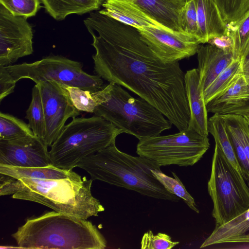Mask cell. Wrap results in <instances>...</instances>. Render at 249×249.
I'll use <instances>...</instances> for the list:
<instances>
[{
  "instance_id": "obj_15",
  "label": "cell",
  "mask_w": 249,
  "mask_h": 249,
  "mask_svg": "<svg viewBox=\"0 0 249 249\" xmlns=\"http://www.w3.org/2000/svg\"><path fill=\"white\" fill-rule=\"evenodd\" d=\"M185 92L190 111L188 127L208 137V119L206 104L199 84L197 69L187 71L184 75Z\"/></svg>"
},
{
  "instance_id": "obj_31",
  "label": "cell",
  "mask_w": 249,
  "mask_h": 249,
  "mask_svg": "<svg viewBox=\"0 0 249 249\" xmlns=\"http://www.w3.org/2000/svg\"><path fill=\"white\" fill-rule=\"evenodd\" d=\"M0 4L12 14L28 18L35 16L40 8V0H0Z\"/></svg>"
},
{
  "instance_id": "obj_24",
  "label": "cell",
  "mask_w": 249,
  "mask_h": 249,
  "mask_svg": "<svg viewBox=\"0 0 249 249\" xmlns=\"http://www.w3.org/2000/svg\"><path fill=\"white\" fill-rule=\"evenodd\" d=\"M112 84L104 85L101 89L94 92L62 84L68 92L72 103L79 111L93 113L98 105L108 100Z\"/></svg>"
},
{
  "instance_id": "obj_32",
  "label": "cell",
  "mask_w": 249,
  "mask_h": 249,
  "mask_svg": "<svg viewBox=\"0 0 249 249\" xmlns=\"http://www.w3.org/2000/svg\"><path fill=\"white\" fill-rule=\"evenodd\" d=\"M180 24L183 33L197 38L198 24L195 0H186L180 15Z\"/></svg>"
},
{
  "instance_id": "obj_19",
  "label": "cell",
  "mask_w": 249,
  "mask_h": 249,
  "mask_svg": "<svg viewBox=\"0 0 249 249\" xmlns=\"http://www.w3.org/2000/svg\"><path fill=\"white\" fill-rule=\"evenodd\" d=\"M198 24L197 38L201 44L226 35L228 27L214 0H195Z\"/></svg>"
},
{
  "instance_id": "obj_33",
  "label": "cell",
  "mask_w": 249,
  "mask_h": 249,
  "mask_svg": "<svg viewBox=\"0 0 249 249\" xmlns=\"http://www.w3.org/2000/svg\"><path fill=\"white\" fill-rule=\"evenodd\" d=\"M178 241H173L171 237L164 233L154 235L149 230L144 233L141 242L142 249H171L178 245Z\"/></svg>"
},
{
  "instance_id": "obj_10",
  "label": "cell",
  "mask_w": 249,
  "mask_h": 249,
  "mask_svg": "<svg viewBox=\"0 0 249 249\" xmlns=\"http://www.w3.org/2000/svg\"><path fill=\"white\" fill-rule=\"evenodd\" d=\"M33 37L27 18L14 15L0 4V66L32 54Z\"/></svg>"
},
{
  "instance_id": "obj_7",
  "label": "cell",
  "mask_w": 249,
  "mask_h": 249,
  "mask_svg": "<svg viewBox=\"0 0 249 249\" xmlns=\"http://www.w3.org/2000/svg\"><path fill=\"white\" fill-rule=\"evenodd\" d=\"M93 113L139 140L160 135L173 124L146 100L133 97L121 86L115 83L112 84L108 100L98 105Z\"/></svg>"
},
{
  "instance_id": "obj_17",
  "label": "cell",
  "mask_w": 249,
  "mask_h": 249,
  "mask_svg": "<svg viewBox=\"0 0 249 249\" xmlns=\"http://www.w3.org/2000/svg\"><path fill=\"white\" fill-rule=\"evenodd\" d=\"M149 17L166 29L183 33L180 15L186 0H132Z\"/></svg>"
},
{
  "instance_id": "obj_9",
  "label": "cell",
  "mask_w": 249,
  "mask_h": 249,
  "mask_svg": "<svg viewBox=\"0 0 249 249\" xmlns=\"http://www.w3.org/2000/svg\"><path fill=\"white\" fill-rule=\"evenodd\" d=\"M210 146L208 137L187 128L174 134L139 140L136 153L160 167L172 164L186 167L197 163Z\"/></svg>"
},
{
  "instance_id": "obj_16",
  "label": "cell",
  "mask_w": 249,
  "mask_h": 249,
  "mask_svg": "<svg viewBox=\"0 0 249 249\" xmlns=\"http://www.w3.org/2000/svg\"><path fill=\"white\" fill-rule=\"evenodd\" d=\"M199 84L203 91L234 60L233 55L208 44L197 52Z\"/></svg>"
},
{
  "instance_id": "obj_23",
  "label": "cell",
  "mask_w": 249,
  "mask_h": 249,
  "mask_svg": "<svg viewBox=\"0 0 249 249\" xmlns=\"http://www.w3.org/2000/svg\"><path fill=\"white\" fill-rule=\"evenodd\" d=\"M208 131L213 137L215 145L239 175L249 183L239 163L234 148L221 115L213 114L208 120Z\"/></svg>"
},
{
  "instance_id": "obj_38",
  "label": "cell",
  "mask_w": 249,
  "mask_h": 249,
  "mask_svg": "<svg viewBox=\"0 0 249 249\" xmlns=\"http://www.w3.org/2000/svg\"><path fill=\"white\" fill-rule=\"evenodd\" d=\"M242 116L244 117L247 123L249 124V111L244 113Z\"/></svg>"
},
{
  "instance_id": "obj_35",
  "label": "cell",
  "mask_w": 249,
  "mask_h": 249,
  "mask_svg": "<svg viewBox=\"0 0 249 249\" xmlns=\"http://www.w3.org/2000/svg\"><path fill=\"white\" fill-rule=\"evenodd\" d=\"M208 44L228 53L232 54L233 43L231 36L228 34L219 36L211 38L208 42Z\"/></svg>"
},
{
  "instance_id": "obj_11",
  "label": "cell",
  "mask_w": 249,
  "mask_h": 249,
  "mask_svg": "<svg viewBox=\"0 0 249 249\" xmlns=\"http://www.w3.org/2000/svg\"><path fill=\"white\" fill-rule=\"evenodd\" d=\"M37 84L40 89L45 114L44 142L51 146L63 129L68 119L77 117L80 111L74 106L62 84L50 81Z\"/></svg>"
},
{
  "instance_id": "obj_6",
  "label": "cell",
  "mask_w": 249,
  "mask_h": 249,
  "mask_svg": "<svg viewBox=\"0 0 249 249\" xmlns=\"http://www.w3.org/2000/svg\"><path fill=\"white\" fill-rule=\"evenodd\" d=\"M82 68L81 62L60 55L49 56L33 63L0 66V102L13 93L17 82L24 78L36 84L54 81L92 92L101 89L104 85L102 78L88 74Z\"/></svg>"
},
{
  "instance_id": "obj_21",
  "label": "cell",
  "mask_w": 249,
  "mask_h": 249,
  "mask_svg": "<svg viewBox=\"0 0 249 249\" xmlns=\"http://www.w3.org/2000/svg\"><path fill=\"white\" fill-rule=\"evenodd\" d=\"M0 174L16 178L65 179L80 180L83 178L72 170H67L57 168L52 164L44 167H19L0 165Z\"/></svg>"
},
{
  "instance_id": "obj_12",
  "label": "cell",
  "mask_w": 249,
  "mask_h": 249,
  "mask_svg": "<svg viewBox=\"0 0 249 249\" xmlns=\"http://www.w3.org/2000/svg\"><path fill=\"white\" fill-rule=\"evenodd\" d=\"M143 40L164 62L188 58L197 53L201 44L196 37L163 27H149L138 30Z\"/></svg>"
},
{
  "instance_id": "obj_37",
  "label": "cell",
  "mask_w": 249,
  "mask_h": 249,
  "mask_svg": "<svg viewBox=\"0 0 249 249\" xmlns=\"http://www.w3.org/2000/svg\"><path fill=\"white\" fill-rule=\"evenodd\" d=\"M240 242H248L249 243V235H246L243 237L240 240Z\"/></svg>"
},
{
  "instance_id": "obj_13",
  "label": "cell",
  "mask_w": 249,
  "mask_h": 249,
  "mask_svg": "<svg viewBox=\"0 0 249 249\" xmlns=\"http://www.w3.org/2000/svg\"><path fill=\"white\" fill-rule=\"evenodd\" d=\"M48 146L34 135L14 140H0V165L19 167L51 165Z\"/></svg>"
},
{
  "instance_id": "obj_1",
  "label": "cell",
  "mask_w": 249,
  "mask_h": 249,
  "mask_svg": "<svg viewBox=\"0 0 249 249\" xmlns=\"http://www.w3.org/2000/svg\"><path fill=\"white\" fill-rule=\"evenodd\" d=\"M84 23L93 38L96 74L146 100L179 131L187 129L190 111L178 62H164L137 29L99 11L89 13Z\"/></svg>"
},
{
  "instance_id": "obj_28",
  "label": "cell",
  "mask_w": 249,
  "mask_h": 249,
  "mask_svg": "<svg viewBox=\"0 0 249 249\" xmlns=\"http://www.w3.org/2000/svg\"><path fill=\"white\" fill-rule=\"evenodd\" d=\"M34 135L28 124L9 114L0 112V140H14Z\"/></svg>"
},
{
  "instance_id": "obj_36",
  "label": "cell",
  "mask_w": 249,
  "mask_h": 249,
  "mask_svg": "<svg viewBox=\"0 0 249 249\" xmlns=\"http://www.w3.org/2000/svg\"><path fill=\"white\" fill-rule=\"evenodd\" d=\"M241 68L243 75L249 85V42L241 58Z\"/></svg>"
},
{
  "instance_id": "obj_30",
  "label": "cell",
  "mask_w": 249,
  "mask_h": 249,
  "mask_svg": "<svg viewBox=\"0 0 249 249\" xmlns=\"http://www.w3.org/2000/svg\"><path fill=\"white\" fill-rule=\"evenodd\" d=\"M233 43L234 59H241L249 42V14L235 28L228 29Z\"/></svg>"
},
{
  "instance_id": "obj_34",
  "label": "cell",
  "mask_w": 249,
  "mask_h": 249,
  "mask_svg": "<svg viewBox=\"0 0 249 249\" xmlns=\"http://www.w3.org/2000/svg\"><path fill=\"white\" fill-rule=\"evenodd\" d=\"M230 115L238 132L249 168V124L243 116Z\"/></svg>"
},
{
  "instance_id": "obj_14",
  "label": "cell",
  "mask_w": 249,
  "mask_h": 249,
  "mask_svg": "<svg viewBox=\"0 0 249 249\" xmlns=\"http://www.w3.org/2000/svg\"><path fill=\"white\" fill-rule=\"evenodd\" d=\"M208 112L224 115H243L249 111V85L243 73L232 83L206 104Z\"/></svg>"
},
{
  "instance_id": "obj_3",
  "label": "cell",
  "mask_w": 249,
  "mask_h": 249,
  "mask_svg": "<svg viewBox=\"0 0 249 249\" xmlns=\"http://www.w3.org/2000/svg\"><path fill=\"white\" fill-rule=\"evenodd\" d=\"M76 167L87 172L92 180L156 199L175 202L180 199L169 192L154 175L152 170L160 167L155 162L122 152L115 142L85 158Z\"/></svg>"
},
{
  "instance_id": "obj_8",
  "label": "cell",
  "mask_w": 249,
  "mask_h": 249,
  "mask_svg": "<svg viewBox=\"0 0 249 249\" xmlns=\"http://www.w3.org/2000/svg\"><path fill=\"white\" fill-rule=\"evenodd\" d=\"M208 191L216 226L249 209V183L240 176L215 144Z\"/></svg>"
},
{
  "instance_id": "obj_25",
  "label": "cell",
  "mask_w": 249,
  "mask_h": 249,
  "mask_svg": "<svg viewBox=\"0 0 249 249\" xmlns=\"http://www.w3.org/2000/svg\"><path fill=\"white\" fill-rule=\"evenodd\" d=\"M25 118L34 134L44 142L45 118L40 89L37 84L32 89V100L26 111Z\"/></svg>"
},
{
  "instance_id": "obj_5",
  "label": "cell",
  "mask_w": 249,
  "mask_h": 249,
  "mask_svg": "<svg viewBox=\"0 0 249 249\" xmlns=\"http://www.w3.org/2000/svg\"><path fill=\"white\" fill-rule=\"evenodd\" d=\"M123 133L99 116L73 118L51 146V164L72 170L85 158L115 142L116 137Z\"/></svg>"
},
{
  "instance_id": "obj_29",
  "label": "cell",
  "mask_w": 249,
  "mask_h": 249,
  "mask_svg": "<svg viewBox=\"0 0 249 249\" xmlns=\"http://www.w3.org/2000/svg\"><path fill=\"white\" fill-rule=\"evenodd\" d=\"M152 171L155 177L169 192L182 199L191 209L196 213H199L194 198L188 192L174 172H171L174 177L173 178L162 173L160 169L152 170Z\"/></svg>"
},
{
  "instance_id": "obj_27",
  "label": "cell",
  "mask_w": 249,
  "mask_h": 249,
  "mask_svg": "<svg viewBox=\"0 0 249 249\" xmlns=\"http://www.w3.org/2000/svg\"><path fill=\"white\" fill-rule=\"evenodd\" d=\"M228 29L236 27L249 14V0H214Z\"/></svg>"
},
{
  "instance_id": "obj_18",
  "label": "cell",
  "mask_w": 249,
  "mask_h": 249,
  "mask_svg": "<svg viewBox=\"0 0 249 249\" xmlns=\"http://www.w3.org/2000/svg\"><path fill=\"white\" fill-rule=\"evenodd\" d=\"M102 6L104 8L99 11L100 13L138 30L149 27H163L132 0H105Z\"/></svg>"
},
{
  "instance_id": "obj_20",
  "label": "cell",
  "mask_w": 249,
  "mask_h": 249,
  "mask_svg": "<svg viewBox=\"0 0 249 249\" xmlns=\"http://www.w3.org/2000/svg\"><path fill=\"white\" fill-rule=\"evenodd\" d=\"M249 231V209L218 226L201 244L200 248L215 244L235 243Z\"/></svg>"
},
{
  "instance_id": "obj_2",
  "label": "cell",
  "mask_w": 249,
  "mask_h": 249,
  "mask_svg": "<svg viewBox=\"0 0 249 249\" xmlns=\"http://www.w3.org/2000/svg\"><path fill=\"white\" fill-rule=\"evenodd\" d=\"M92 179L16 178L0 174V196L31 201L84 219L105 210L92 195Z\"/></svg>"
},
{
  "instance_id": "obj_22",
  "label": "cell",
  "mask_w": 249,
  "mask_h": 249,
  "mask_svg": "<svg viewBox=\"0 0 249 249\" xmlns=\"http://www.w3.org/2000/svg\"><path fill=\"white\" fill-rule=\"evenodd\" d=\"M46 11L57 20L71 14L82 15L99 9L103 0H40Z\"/></svg>"
},
{
  "instance_id": "obj_26",
  "label": "cell",
  "mask_w": 249,
  "mask_h": 249,
  "mask_svg": "<svg viewBox=\"0 0 249 249\" xmlns=\"http://www.w3.org/2000/svg\"><path fill=\"white\" fill-rule=\"evenodd\" d=\"M241 73H242L241 59H234L232 62L203 91L206 104L227 89Z\"/></svg>"
},
{
  "instance_id": "obj_4",
  "label": "cell",
  "mask_w": 249,
  "mask_h": 249,
  "mask_svg": "<svg viewBox=\"0 0 249 249\" xmlns=\"http://www.w3.org/2000/svg\"><path fill=\"white\" fill-rule=\"evenodd\" d=\"M20 249H104L107 241L86 219L49 212L27 219L12 234Z\"/></svg>"
}]
</instances>
